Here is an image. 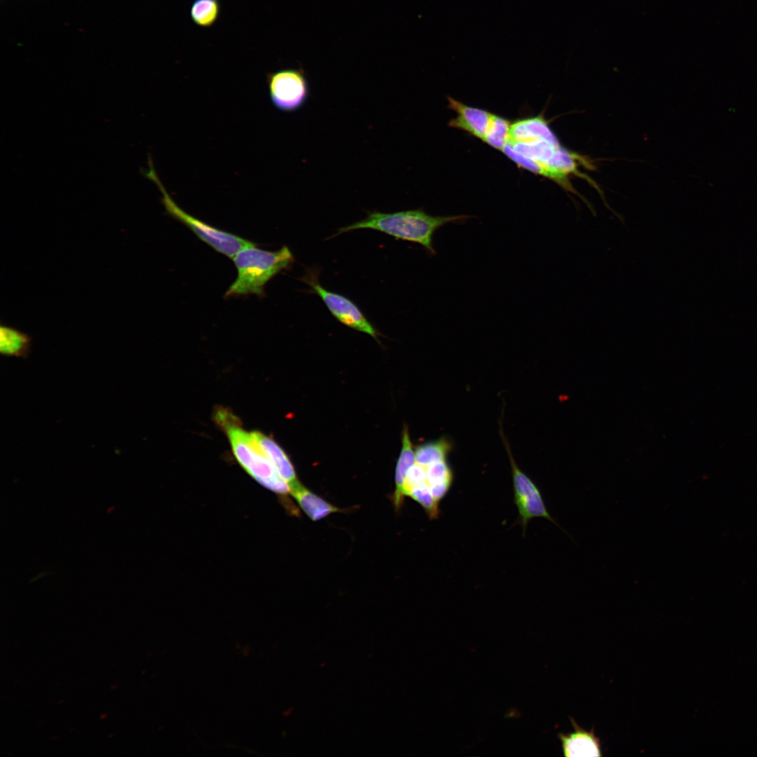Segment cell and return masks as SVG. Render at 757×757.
Here are the masks:
<instances>
[{"mask_svg": "<svg viewBox=\"0 0 757 757\" xmlns=\"http://www.w3.org/2000/svg\"><path fill=\"white\" fill-rule=\"evenodd\" d=\"M470 217L466 214L432 216L422 209L392 213L375 211L369 212L360 221L340 228L335 236L357 229L374 230L396 239L418 243L433 256L436 254L432 244L435 231L449 223L463 224Z\"/></svg>", "mask_w": 757, "mask_h": 757, "instance_id": "cell-1", "label": "cell"}, {"mask_svg": "<svg viewBox=\"0 0 757 757\" xmlns=\"http://www.w3.org/2000/svg\"><path fill=\"white\" fill-rule=\"evenodd\" d=\"M215 421L226 432L233 453L243 470L264 488L280 496L290 494L288 482L263 453L252 432L245 431L240 421L226 409H219Z\"/></svg>", "mask_w": 757, "mask_h": 757, "instance_id": "cell-2", "label": "cell"}, {"mask_svg": "<svg viewBox=\"0 0 757 757\" xmlns=\"http://www.w3.org/2000/svg\"><path fill=\"white\" fill-rule=\"evenodd\" d=\"M233 260L237 278L226 290V298L250 294L264 296L266 283L290 267L294 258L287 246L271 252L258 248L254 243L240 250Z\"/></svg>", "mask_w": 757, "mask_h": 757, "instance_id": "cell-3", "label": "cell"}, {"mask_svg": "<svg viewBox=\"0 0 757 757\" xmlns=\"http://www.w3.org/2000/svg\"><path fill=\"white\" fill-rule=\"evenodd\" d=\"M149 169L143 175L154 182L162 194V203L166 212L175 219L186 225L202 241L217 252L233 259L244 247L254 244L237 235L217 229L184 211L170 197L161 182L154 169L151 157L148 160Z\"/></svg>", "mask_w": 757, "mask_h": 757, "instance_id": "cell-4", "label": "cell"}, {"mask_svg": "<svg viewBox=\"0 0 757 757\" xmlns=\"http://www.w3.org/2000/svg\"><path fill=\"white\" fill-rule=\"evenodd\" d=\"M266 80L271 103L279 111L293 112L307 102L310 88L302 68H287L268 73Z\"/></svg>", "mask_w": 757, "mask_h": 757, "instance_id": "cell-5", "label": "cell"}, {"mask_svg": "<svg viewBox=\"0 0 757 757\" xmlns=\"http://www.w3.org/2000/svg\"><path fill=\"white\" fill-rule=\"evenodd\" d=\"M318 277V270L309 269L301 279L311 287L312 292L320 297L331 314L338 321L377 339L378 332L360 308L346 296L324 288L320 285Z\"/></svg>", "mask_w": 757, "mask_h": 757, "instance_id": "cell-6", "label": "cell"}, {"mask_svg": "<svg viewBox=\"0 0 757 757\" xmlns=\"http://www.w3.org/2000/svg\"><path fill=\"white\" fill-rule=\"evenodd\" d=\"M503 439L510 462L514 499L524 532L530 520L537 517L545 518L559 527L548 512L540 490L529 477L520 470L503 436Z\"/></svg>", "mask_w": 757, "mask_h": 757, "instance_id": "cell-7", "label": "cell"}, {"mask_svg": "<svg viewBox=\"0 0 757 757\" xmlns=\"http://www.w3.org/2000/svg\"><path fill=\"white\" fill-rule=\"evenodd\" d=\"M447 100L449 108L456 113V116L449 121V126L463 130L484 142L493 114L468 106L451 97Z\"/></svg>", "mask_w": 757, "mask_h": 757, "instance_id": "cell-8", "label": "cell"}, {"mask_svg": "<svg viewBox=\"0 0 757 757\" xmlns=\"http://www.w3.org/2000/svg\"><path fill=\"white\" fill-rule=\"evenodd\" d=\"M571 721L574 731L558 735L564 755L567 757L601 756L600 740L594 729L588 731L580 728L573 718Z\"/></svg>", "mask_w": 757, "mask_h": 757, "instance_id": "cell-9", "label": "cell"}, {"mask_svg": "<svg viewBox=\"0 0 757 757\" xmlns=\"http://www.w3.org/2000/svg\"><path fill=\"white\" fill-rule=\"evenodd\" d=\"M289 487L291 496L312 521H317L332 513L343 512L341 508L310 491L299 481Z\"/></svg>", "mask_w": 757, "mask_h": 757, "instance_id": "cell-10", "label": "cell"}, {"mask_svg": "<svg viewBox=\"0 0 757 757\" xmlns=\"http://www.w3.org/2000/svg\"><path fill=\"white\" fill-rule=\"evenodd\" d=\"M257 445L275 466L289 486L299 480L294 468L284 450L270 437L259 431L251 432Z\"/></svg>", "mask_w": 757, "mask_h": 757, "instance_id": "cell-11", "label": "cell"}, {"mask_svg": "<svg viewBox=\"0 0 757 757\" xmlns=\"http://www.w3.org/2000/svg\"><path fill=\"white\" fill-rule=\"evenodd\" d=\"M415 463V451L408 430L404 428L402 435V449L395 469V489L392 495V501L396 511L400 510L404 504V498L406 497L404 492L405 479L409 469Z\"/></svg>", "mask_w": 757, "mask_h": 757, "instance_id": "cell-12", "label": "cell"}, {"mask_svg": "<svg viewBox=\"0 0 757 757\" xmlns=\"http://www.w3.org/2000/svg\"><path fill=\"white\" fill-rule=\"evenodd\" d=\"M32 337L13 327L1 324L0 353L5 357L27 359L31 352Z\"/></svg>", "mask_w": 757, "mask_h": 757, "instance_id": "cell-13", "label": "cell"}, {"mask_svg": "<svg viewBox=\"0 0 757 757\" xmlns=\"http://www.w3.org/2000/svg\"><path fill=\"white\" fill-rule=\"evenodd\" d=\"M427 484L435 500L439 502L449 492L453 480V473L447 460L434 462L426 466Z\"/></svg>", "mask_w": 757, "mask_h": 757, "instance_id": "cell-14", "label": "cell"}, {"mask_svg": "<svg viewBox=\"0 0 757 757\" xmlns=\"http://www.w3.org/2000/svg\"><path fill=\"white\" fill-rule=\"evenodd\" d=\"M221 13L219 0H194L190 8L192 22L200 27H210L215 24Z\"/></svg>", "mask_w": 757, "mask_h": 757, "instance_id": "cell-15", "label": "cell"}, {"mask_svg": "<svg viewBox=\"0 0 757 757\" xmlns=\"http://www.w3.org/2000/svg\"><path fill=\"white\" fill-rule=\"evenodd\" d=\"M451 448V444L445 437L421 444L415 451L416 463L426 467L434 462L445 460Z\"/></svg>", "mask_w": 757, "mask_h": 757, "instance_id": "cell-16", "label": "cell"}, {"mask_svg": "<svg viewBox=\"0 0 757 757\" xmlns=\"http://www.w3.org/2000/svg\"><path fill=\"white\" fill-rule=\"evenodd\" d=\"M510 129L511 123L508 120L493 114L484 142L502 151L510 141Z\"/></svg>", "mask_w": 757, "mask_h": 757, "instance_id": "cell-17", "label": "cell"}, {"mask_svg": "<svg viewBox=\"0 0 757 757\" xmlns=\"http://www.w3.org/2000/svg\"><path fill=\"white\" fill-rule=\"evenodd\" d=\"M406 496H409L421 505L430 519L438 517L439 503L435 500L427 483H422L411 487L407 491Z\"/></svg>", "mask_w": 757, "mask_h": 757, "instance_id": "cell-18", "label": "cell"}, {"mask_svg": "<svg viewBox=\"0 0 757 757\" xmlns=\"http://www.w3.org/2000/svg\"><path fill=\"white\" fill-rule=\"evenodd\" d=\"M422 483H427L426 467L415 463L409 469L405 479L404 486L405 496H407L408 489Z\"/></svg>", "mask_w": 757, "mask_h": 757, "instance_id": "cell-19", "label": "cell"}]
</instances>
